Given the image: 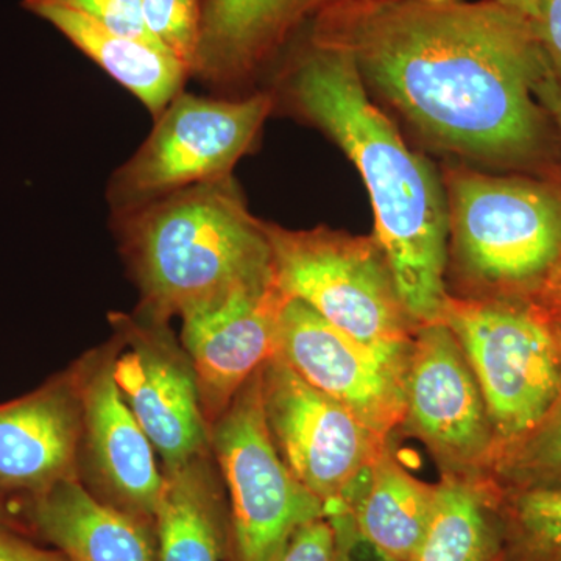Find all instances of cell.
<instances>
[{"mask_svg": "<svg viewBox=\"0 0 561 561\" xmlns=\"http://www.w3.org/2000/svg\"><path fill=\"white\" fill-rule=\"evenodd\" d=\"M308 41L348 55L365 87L443 150L516 164L545 146L537 90L552 70L534 21L496 0H345Z\"/></svg>", "mask_w": 561, "mask_h": 561, "instance_id": "cell-1", "label": "cell"}, {"mask_svg": "<svg viewBox=\"0 0 561 561\" xmlns=\"http://www.w3.org/2000/svg\"><path fill=\"white\" fill-rule=\"evenodd\" d=\"M272 95L275 105L327 133L356 165L375 210L373 236L405 308L420 327L442 323L449 297L445 187L371 102L356 65L308 41L284 65Z\"/></svg>", "mask_w": 561, "mask_h": 561, "instance_id": "cell-2", "label": "cell"}, {"mask_svg": "<svg viewBox=\"0 0 561 561\" xmlns=\"http://www.w3.org/2000/svg\"><path fill=\"white\" fill-rule=\"evenodd\" d=\"M111 221L146 319L183 320L273 279L267 221L250 213L232 175L111 214Z\"/></svg>", "mask_w": 561, "mask_h": 561, "instance_id": "cell-3", "label": "cell"}, {"mask_svg": "<svg viewBox=\"0 0 561 561\" xmlns=\"http://www.w3.org/2000/svg\"><path fill=\"white\" fill-rule=\"evenodd\" d=\"M453 297L535 302L561 280V187L483 175H445Z\"/></svg>", "mask_w": 561, "mask_h": 561, "instance_id": "cell-4", "label": "cell"}, {"mask_svg": "<svg viewBox=\"0 0 561 561\" xmlns=\"http://www.w3.org/2000/svg\"><path fill=\"white\" fill-rule=\"evenodd\" d=\"M273 279L287 300H300L332 327L376 346L411 345L420 324L409 313L375 236L267 224Z\"/></svg>", "mask_w": 561, "mask_h": 561, "instance_id": "cell-5", "label": "cell"}, {"mask_svg": "<svg viewBox=\"0 0 561 561\" xmlns=\"http://www.w3.org/2000/svg\"><path fill=\"white\" fill-rule=\"evenodd\" d=\"M442 323L481 387L496 453L535 430L561 394V353L538 306L449 295Z\"/></svg>", "mask_w": 561, "mask_h": 561, "instance_id": "cell-6", "label": "cell"}, {"mask_svg": "<svg viewBox=\"0 0 561 561\" xmlns=\"http://www.w3.org/2000/svg\"><path fill=\"white\" fill-rule=\"evenodd\" d=\"M275 110L272 92L202 98L181 92L139 149L111 175V214L125 213L195 184L231 176Z\"/></svg>", "mask_w": 561, "mask_h": 561, "instance_id": "cell-7", "label": "cell"}, {"mask_svg": "<svg viewBox=\"0 0 561 561\" xmlns=\"http://www.w3.org/2000/svg\"><path fill=\"white\" fill-rule=\"evenodd\" d=\"M209 446L228 493L227 561H280L294 535L323 518L324 505L291 474L273 445L261 370L209 427Z\"/></svg>", "mask_w": 561, "mask_h": 561, "instance_id": "cell-8", "label": "cell"}, {"mask_svg": "<svg viewBox=\"0 0 561 561\" xmlns=\"http://www.w3.org/2000/svg\"><path fill=\"white\" fill-rule=\"evenodd\" d=\"M261 397L265 424L280 459L324 507L342 501L389 445L391 437L365 426L279 356L261 368Z\"/></svg>", "mask_w": 561, "mask_h": 561, "instance_id": "cell-9", "label": "cell"}, {"mask_svg": "<svg viewBox=\"0 0 561 561\" xmlns=\"http://www.w3.org/2000/svg\"><path fill=\"white\" fill-rule=\"evenodd\" d=\"M426 446L440 474H489L496 438L481 387L445 323L413 335L398 434Z\"/></svg>", "mask_w": 561, "mask_h": 561, "instance_id": "cell-10", "label": "cell"}, {"mask_svg": "<svg viewBox=\"0 0 561 561\" xmlns=\"http://www.w3.org/2000/svg\"><path fill=\"white\" fill-rule=\"evenodd\" d=\"M411 345L376 348L332 327L305 302L289 300L280 313L276 356L365 426L390 438L404 420Z\"/></svg>", "mask_w": 561, "mask_h": 561, "instance_id": "cell-11", "label": "cell"}, {"mask_svg": "<svg viewBox=\"0 0 561 561\" xmlns=\"http://www.w3.org/2000/svg\"><path fill=\"white\" fill-rule=\"evenodd\" d=\"M114 381L146 432L162 468L180 467L210 453L197 381L186 351L175 345L169 324L114 313Z\"/></svg>", "mask_w": 561, "mask_h": 561, "instance_id": "cell-12", "label": "cell"}, {"mask_svg": "<svg viewBox=\"0 0 561 561\" xmlns=\"http://www.w3.org/2000/svg\"><path fill=\"white\" fill-rule=\"evenodd\" d=\"M287 301L272 279L234 291L220 305L181 320V342L208 427L251 376L276 356L280 313Z\"/></svg>", "mask_w": 561, "mask_h": 561, "instance_id": "cell-13", "label": "cell"}, {"mask_svg": "<svg viewBox=\"0 0 561 561\" xmlns=\"http://www.w3.org/2000/svg\"><path fill=\"white\" fill-rule=\"evenodd\" d=\"M83 402L79 364L0 404V500H32L80 478Z\"/></svg>", "mask_w": 561, "mask_h": 561, "instance_id": "cell-14", "label": "cell"}, {"mask_svg": "<svg viewBox=\"0 0 561 561\" xmlns=\"http://www.w3.org/2000/svg\"><path fill=\"white\" fill-rule=\"evenodd\" d=\"M116 341L77 362L83 402L81 454H87L101 500L153 524L162 489L154 448L114 381Z\"/></svg>", "mask_w": 561, "mask_h": 561, "instance_id": "cell-15", "label": "cell"}, {"mask_svg": "<svg viewBox=\"0 0 561 561\" xmlns=\"http://www.w3.org/2000/svg\"><path fill=\"white\" fill-rule=\"evenodd\" d=\"M345 0H206L195 79L236 98L305 25Z\"/></svg>", "mask_w": 561, "mask_h": 561, "instance_id": "cell-16", "label": "cell"}, {"mask_svg": "<svg viewBox=\"0 0 561 561\" xmlns=\"http://www.w3.org/2000/svg\"><path fill=\"white\" fill-rule=\"evenodd\" d=\"M31 534L69 561H157L153 524L95 496L81 478L13 504Z\"/></svg>", "mask_w": 561, "mask_h": 561, "instance_id": "cell-17", "label": "cell"}, {"mask_svg": "<svg viewBox=\"0 0 561 561\" xmlns=\"http://www.w3.org/2000/svg\"><path fill=\"white\" fill-rule=\"evenodd\" d=\"M394 448L391 437L341 502L373 551L386 561H408L430 529L438 483L432 485L412 476Z\"/></svg>", "mask_w": 561, "mask_h": 561, "instance_id": "cell-18", "label": "cell"}, {"mask_svg": "<svg viewBox=\"0 0 561 561\" xmlns=\"http://www.w3.org/2000/svg\"><path fill=\"white\" fill-rule=\"evenodd\" d=\"M209 453L162 468L154 512L157 561H227L230 513Z\"/></svg>", "mask_w": 561, "mask_h": 561, "instance_id": "cell-19", "label": "cell"}, {"mask_svg": "<svg viewBox=\"0 0 561 561\" xmlns=\"http://www.w3.org/2000/svg\"><path fill=\"white\" fill-rule=\"evenodd\" d=\"M27 10L54 25L101 66L150 111L153 119L184 92L190 72L164 47L117 35L91 18L62 7L35 5Z\"/></svg>", "mask_w": 561, "mask_h": 561, "instance_id": "cell-20", "label": "cell"}, {"mask_svg": "<svg viewBox=\"0 0 561 561\" xmlns=\"http://www.w3.org/2000/svg\"><path fill=\"white\" fill-rule=\"evenodd\" d=\"M501 486L490 474H442L426 535L408 561H501Z\"/></svg>", "mask_w": 561, "mask_h": 561, "instance_id": "cell-21", "label": "cell"}, {"mask_svg": "<svg viewBox=\"0 0 561 561\" xmlns=\"http://www.w3.org/2000/svg\"><path fill=\"white\" fill-rule=\"evenodd\" d=\"M501 561H561L560 490L501 486Z\"/></svg>", "mask_w": 561, "mask_h": 561, "instance_id": "cell-22", "label": "cell"}, {"mask_svg": "<svg viewBox=\"0 0 561 561\" xmlns=\"http://www.w3.org/2000/svg\"><path fill=\"white\" fill-rule=\"evenodd\" d=\"M489 474L504 489L561 491V394L535 430L496 453Z\"/></svg>", "mask_w": 561, "mask_h": 561, "instance_id": "cell-23", "label": "cell"}, {"mask_svg": "<svg viewBox=\"0 0 561 561\" xmlns=\"http://www.w3.org/2000/svg\"><path fill=\"white\" fill-rule=\"evenodd\" d=\"M147 31L194 77L206 0H140Z\"/></svg>", "mask_w": 561, "mask_h": 561, "instance_id": "cell-24", "label": "cell"}, {"mask_svg": "<svg viewBox=\"0 0 561 561\" xmlns=\"http://www.w3.org/2000/svg\"><path fill=\"white\" fill-rule=\"evenodd\" d=\"M35 5H57L73 10L99 22L117 35L161 46L147 31L140 0H24L22 2L25 10Z\"/></svg>", "mask_w": 561, "mask_h": 561, "instance_id": "cell-25", "label": "cell"}, {"mask_svg": "<svg viewBox=\"0 0 561 561\" xmlns=\"http://www.w3.org/2000/svg\"><path fill=\"white\" fill-rule=\"evenodd\" d=\"M334 527L327 516L302 526L291 538L280 561H334Z\"/></svg>", "mask_w": 561, "mask_h": 561, "instance_id": "cell-26", "label": "cell"}, {"mask_svg": "<svg viewBox=\"0 0 561 561\" xmlns=\"http://www.w3.org/2000/svg\"><path fill=\"white\" fill-rule=\"evenodd\" d=\"M534 24L549 68L561 84V0H540Z\"/></svg>", "mask_w": 561, "mask_h": 561, "instance_id": "cell-27", "label": "cell"}, {"mask_svg": "<svg viewBox=\"0 0 561 561\" xmlns=\"http://www.w3.org/2000/svg\"><path fill=\"white\" fill-rule=\"evenodd\" d=\"M24 537L16 531L0 530V561H69L57 549L39 548Z\"/></svg>", "mask_w": 561, "mask_h": 561, "instance_id": "cell-28", "label": "cell"}, {"mask_svg": "<svg viewBox=\"0 0 561 561\" xmlns=\"http://www.w3.org/2000/svg\"><path fill=\"white\" fill-rule=\"evenodd\" d=\"M534 305L538 306L542 317H545L561 353V280L551 290L546 291L540 300L535 301Z\"/></svg>", "mask_w": 561, "mask_h": 561, "instance_id": "cell-29", "label": "cell"}, {"mask_svg": "<svg viewBox=\"0 0 561 561\" xmlns=\"http://www.w3.org/2000/svg\"><path fill=\"white\" fill-rule=\"evenodd\" d=\"M537 98L542 108L549 111L561 133V84L552 72L541 81L537 90Z\"/></svg>", "mask_w": 561, "mask_h": 561, "instance_id": "cell-30", "label": "cell"}, {"mask_svg": "<svg viewBox=\"0 0 561 561\" xmlns=\"http://www.w3.org/2000/svg\"><path fill=\"white\" fill-rule=\"evenodd\" d=\"M0 530L16 531L21 535H31L20 515L14 512L9 502L0 500Z\"/></svg>", "mask_w": 561, "mask_h": 561, "instance_id": "cell-31", "label": "cell"}, {"mask_svg": "<svg viewBox=\"0 0 561 561\" xmlns=\"http://www.w3.org/2000/svg\"><path fill=\"white\" fill-rule=\"evenodd\" d=\"M496 2H500L501 5L507 7V9L518 11V13H522L524 16L529 18V20L535 21L540 0H496Z\"/></svg>", "mask_w": 561, "mask_h": 561, "instance_id": "cell-32", "label": "cell"}]
</instances>
